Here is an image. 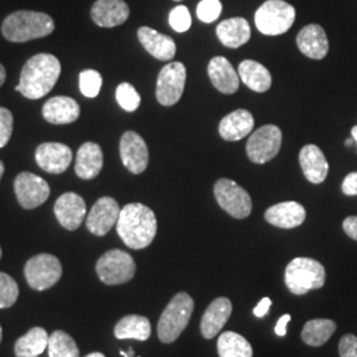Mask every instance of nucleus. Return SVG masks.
Instances as JSON below:
<instances>
[{
	"label": "nucleus",
	"mask_w": 357,
	"mask_h": 357,
	"mask_svg": "<svg viewBox=\"0 0 357 357\" xmlns=\"http://www.w3.org/2000/svg\"><path fill=\"white\" fill-rule=\"evenodd\" d=\"M85 357H105V355L100 354V352H93V354H89V355H86Z\"/></svg>",
	"instance_id": "obj_46"
},
{
	"label": "nucleus",
	"mask_w": 357,
	"mask_h": 357,
	"mask_svg": "<svg viewBox=\"0 0 357 357\" xmlns=\"http://www.w3.org/2000/svg\"><path fill=\"white\" fill-rule=\"evenodd\" d=\"M193 299L187 293H178L167 305L158 321V336L162 343H174L191 320Z\"/></svg>",
	"instance_id": "obj_4"
},
{
	"label": "nucleus",
	"mask_w": 357,
	"mask_h": 357,
	"mask_svg": "<svg viewBox=\"0 0 357 357\" xmlns=\"http://www.w3.org/2000/svg\"><path fill=\"white\" fill-rule=\"evenodd\" d=\"M119 215L121 206L113 197H101L90 209L89 215L86 217V228L94 236L103 237L118 222Z\"/></svg>",
	"instance_id": "obj_13"
},
{
	"label": "nucleus",
	"mask_w": 357,
	"mask_h": 357,
	"mask_svg": "<svg viewBox=\"0 0 357 357\" xmlns=\"http://www.w3.org/2000/svg\"><path fill=\"white\" fill-rule=\"evenodd\" d=\"M255 128V118L248 110H234L224 116L220 122L218 132L222 139L228 142L240 141L249 135Z\"/></svg>",
	"instance_id": "obj_23"
},
{
	"label": "nucleus",
	"mask_w": 357,
	"mask_h": 357,
	"mask_svg": "<svg viewBox=\"0 0 357 357\" xmlns=\"http://www.w3.org/2000/svg\"><path fill=\"white\" fill-rule=\"evenodd\" d=\"M103 166L102 149L94 142L84 143L77 151L76 174L78 178L91 180L97 178Z\"/></svg>",
	"instance_id": "obj_26"
},
{
	"label": "nucleus",
	"mask_w": 357,
	"mask_h": 357,
	"mask_svg": "<svg viewBox=\"0 0 357 357\" xmlns=\"http://www.w3.org/2000/svg\"><path fill=\"white\" fill-rule=\"evenodd\" d=\"M156 216L149 206L132 203L121 209L116 233L130 249L141 250L150 246L156 236Z\"/></svg>",
	"instance_id": "obj_1"
},
{
	"label": "nucleus",
	"mask_w": 357,
	"mask_h": 357,
	"mask_svg": "<svg viewBox=\"0 0 357 357\" xmlns=\"http://www.w3.org/2000/svg\"><path fill=\"white\" fill-rule=\"evenodd\" d=\"M340 357H357V337L352 333H347L339 343Z\"/></svg>",
	"instance_id": "obj_40"
},
{
	"label": "nucleus",
	"mask_w": 357,
	"mask_h": 357,
	"mask_svg": "<svg viewBox=\"0 0 357 357\" xmlns=\"http://www.w3.org/2000/svg\"><path fill=\"white\" fill-rule=\"evenodd\" d=\"M336 331V323L331 319H312L307 321L302 331V340L307 345L320 347L330 340Z\"/></svg>",
	"instance_id": "obj_32"
},
{
	"label": "nucleus",
	"mask_w": 357,
	"mask_h": 357,
	"mask_svg": "<svg viewBox=\"0 0 357 357\" xmlns=\"http://www.w3.org/2000/svg\"><path fill=\"white\" fill-rule=\"evenodd\" d=\"M342 191L347 196H356L357 195V172H351L345 176L342 184Z\"/></svg>",
	"instance_id": "obj_41"
},
{
	"label": "nucleus",
	"mask_w": 357,
	"mask_h": 357,
	"mask_svg": "<svg viewBox=\"0 0 357 357\" xmlns=\"http://www.w3.org/2000/svg\"><path fill=\"white\" fill-rule=\"evenodd\" d=\"M299 162L307 180L312 184L323 183L328 175V162L323 151L315 144H307L299 153Z\"/></svg>",
	"instance_id": "obj_24"
},
{
	"label": "nucleus",
	"mask_w": 357,
	"mask_h": 357,
	"mask_svg": "<svg viewBox=\"0 0 357 357\" xmlns=\"http://www.w3.org/2000/svg\"><path fill=\"white\" fill-rule=\"evenodd\" d=\"M102 88V76L93 69L79 73V90L88 98H96Z\"/></svg>",
	"instance_id": "obj_35"
},
{
	"label": "nucleus",
	"mask_w": 357,
	"mask_h": 357,
	"mask_svg": "<svg viewBox=\"0 0 357 357\" xmlns=\"http://www.w3.org/2000/svg\"><path fill=\"white\" fill-rule=\"evenodd\" d=\"M54 215L66 230H77L86 216L85 200L73 192L61 195L54 204Z\"/></svg>",
	"instance_id": "obj_16"
},
{
	"label": "nucleus",
	"mask_w": 357,
	"mask_h": 357,
	"mask_svg": "<svg viewBox=\"0 0 357 357\" xmlns=\"http://www.w3.org/2000/svg\"><path fill=\"white\" fill-rule=\"evenodd\" d=\"M0 258H1V248H0Z\"/></svg>",
	"instance_id": "obj_51"
},
{
	"label": "nucleus",
	"mask_w": 357,
	"mask_h": 357,
	"mask_svg": "<svg viewBox=\"0 0 357 357\" xmlns=\"http://www.w3.org/2000/svg\"><path fill=\"white\" fill-rule=\"evenodd\" d=\"M324 282L326 268L312 258H294L284 271V283L295 295H303L311 290L321 289Z\"/></svg>",
	"instance_id": "obj_5"
},
{
	"label": "nucleus",
	"mask_w": 357,
	"mask_h": 357,
	"mask_svg": "<svg viewBox=\"0 0 357 357\" xmlns=\"http://www.w3.org/2000/svg\"><path fill=\"white\" fill-rule=\"evenodd\" d=\"M1 337H3V332H1V326H0V343H1Z\"/></svg>",
	"instance_id": "obj_50"
},
{
	"label": "nucleus",
	"mask_w": 357,
	"mask_h": 357,
	"mask_svg": "<svg viewBox=\"0 0 357 357\" xmlns=\"http://www.w3.org/2000/svg\"><path fill=\"white\" fill-rule=\"evenodd\" d=\"M50 335L41 327H35L19 337L15 343V356L38 357L47 348Z\"/></svg>",
	"instance_id": "obj_30"
},
{
	"label": "nucleus",
	"mask_w": 357,
	"mask_h": 357,
	"mask_svg": "<svg viewBox=\"0 0 357 357\" xmlns=\"http://www.w3.org/2000/svg\"><path fill=\"white\" fill-rule=\"evenodd\" d=\"M265 218L268 224L277 228L293 229L305 222L306 209L296 202H284L270 206L265 212Z\"/></svg>",
	"instance_id": "obj_18"
},
{
	"label": "nucleus",
	"mask_w": 357,
	"mask_h": 357,
	"mask_svg": "<svg viewBox=\"0 0 357 357\" xmlns=\"http://www.w3.org/2000/svg\"><path fill=\"white\" fill-rule=\"evenodd\" d=\"M175 1H181V0H175Z\"/></svg>",
	"instance_id": "obj_52"
},
{
	"label": "nucleus",
	"mask_w": 357,
	"mask_h": 357,
	"mask_svg": "<svg viewBox=\"0 0 357 357\" xmlns=\"http://www.w3.org/2000/svg\"><path fill=\"white\" fill-rule=\"evenodd\" d=\"M208 76L211 82L218 91L224 94H234L240 86L238 72L234 70L233 65L225 57H213L208 65Z\"/></svg>",
	"instance_id": "obj_20"
},
{
	"label": "nucleus",
	"mask_w": 357,
	"mask_h": 357,
	"mask_svg": "<svg viewBox=\"0 0 357 357\" xmlns=\"http://www.w3.org/2000/svg\"><path fill=\"white\" fill-rule=\"evenodd\" d=\"M231 302L228 298L221 296L215 299L205 310L200 330L205 339H213L222 330L231 315Z\"/></svg>",
	"instance_id": "obj_21"
},
{
	"label": "nucleus",
	"mask_w": 357,
	"mask_h": 357,
	"mask_svg": "<svg viewBox=\"0 0 357 357\" xmlns=\"http://www.w3.org/2000/svg\"><path fill=\"white\" fill-rule=\"evenodd\" d=\"M13 190L19 204L24 209L38 208L40 205L44 204L51 195V188L48 183L44 178L31 172L19 174L15 178Z\"/></svg>",
	"instance_id": "obj_12"
},
{
	"label": "nucleus",
	"mask_w": 357,
	"mask_h": 357,
	"mask_svg": "<svg viewBox=\"0 0 357 357\" xmlns=\"http://www.w3.org/2000/svg\"><path fill=\"white\" fill-rule=\"evenodd\" d=\"M48 354L50 357H79V349L69 333L57 330L50 336Z\"/></svg>",
	"instance_id": "obj_33"
},
{
	"label": "nucleus",
	"mask_w": 357,
	"mask_h": 357,
	"mask_svg": "<svg viewBox=\"0 0 357 357\" xmlns=\"http://www.w3.org/2000/svg\"><path fill=\"white\" fill-rule=\"evenodd\" d=\"M19 298V286L13 277L0 271V308L13 307Z\"/></svg>",
	"instance_id": "obj_36"
},
{
	"label": "nucleus",
	"mask_w": 357,
	"mask_h": 357,
	"mask_svg": "<svg viewBox=\"0 0 357 357\" xmlns=\"http://www.w3.org/2000/svg\"><path fill=\"white\" fill-rule=\"evenodd\" d=\"M343 229L347 236L357 241V216L347 217L343 222Z\"/></svg>",
	"instance_id": "obj_42"
},
{
	"label": "nucleus",
	"mask_w": 357,
	"mask_h": 357,
	"mask_svg": "<svg viewBox=\"0 0 357 357\" xmlns=\"http://www.w3.org/2000/svg\"><path fill=\"white\" fill-rule=\"evenodd\" d=\"M351 134H352L354 139H355V141H356L357 143V126H354V128H352V131H351Z\"/></svg>",
	"instance_id": "obj_47"
},
{
	"label": "nucleus",
	"mask_w": 357,
	"mask_h": 357,
	"mask_svg": "<svg viewBox=\"0 0 357 357\" xmlns=\"http://www.w3.org/2000/svg\"><path fill=\"white\" fill-rule=\"evenodd\" d=\"M115 98L119 106L128 113L135 112L141 105L139 93L128 82H122L121 85H118L115 91Z\"/></svg>",
	"instance_id": "obj_34"
},
{
	"label": "nucleus",
	"mask_w": 357,
	"mask_h": 357,
	"mask_svg": "<svg viewBox=\"0 0 357 357\" xmlns=\"http://www.w3.org/2000/svg\"><path fill=\"white\" fill-rule=\"evenodd\" d=\"M114 335L116 339H135L146 342L151 336V323L142 315H128L115 324Z\"/></svg>",
	"instance_id": "obj_29"
},
{
	"label": "nucleus",
	"mask_w": 357,
	"mask_h": 357,
	"mask_svg": "<svg viewBox=\"0 0 357 357\" xmlns=\"http://www.w3.org/2000/svg\"><path fill=\"white\" fill-rule=\"evenodd\" d=\"M79 105L70 97H53L43 106V116L52 125H68L78 119Z\"/></svg>",
	"instance_id": "obj_25"
},
{
	"label": "nucleus",
	"mask_w": 357,
	"mask_h": 357,
	"mask_svg": "<svg viewBox=\"0 0 357 357\" xmlns=\"http://www.w3.org/2000/svg\"><path fill=\"white\" fill-rule=\"evenodd\" d=\"M119 153L123 166L134 175H139L149 166V147L135 131H126L122 135Z\"/></svg>",
	"instance_id": "obj_14"
},
{
	"label": "nucleus",
	"mask_w": 357,
	"mask_h": 357,
	"mask_svg": "<svg viewBox=\"0 0 357 357\" xmlns=\"http://www.w3.org/2000/svg\"><path fill=\"white\" fill-rule=\"evenodd\" d=\"M291 320V315H289V314H286V315H283L281 319L277 321V326H275V333L278 335V336H284L286 335V332H287V323Z\"/></svg>",
	"instance_id": "obj_44"
},
{
	"label": "nucleus",
	"mask_w": 357,
	"mask_h": 357,
	"mask_svg": "<svg viewBox=\"0 0 357 357\" xmlns=\"http://www.w3.org/2000/svg\"><path fill=\"white\" fill-rule=\"evenodd\" d=\"M295 15V8L287 1L268 0L255 13V26L266 36H278L293 26Z\"/></svg>",
	"instance_id": "obj_6"
},
{
	"label": "nucleus",
	"mask_w": 357,
	"mask_h": 357,
	"mask_svg": "<svg viewBox=\"0 0 357 357\" xmlns=\"http://www.w3.org/2000/svg\"><path fill=\"white\" fill-rule=\"evenodd\" d=\"M4 165H3V162L0 160V180H1V178H3V174H4Z\"/></svg>",
	"instance_id": "obj_48"
},
{
	"label": "nucleus",
	"mask_w": 357,
	"mask_h": 357,
	"mask_svg": "<svg viewBox=\"0 0 357 357\" xmlns=\"http://www.w3.org/2000/svg\"><path fill=\"white\" fill-rule=\"evenodd\" d=\"M90 15L97 26L114 28L128 20L130 8L125 0H97L91 7Z\"/></svg>",
	"instance_id": "obj_17"
},
{
	"label": "nucleus",
	"mask_w": 357,
	"mask_h": 357,
	"mask_svg": "<svg viewBox=\"0 0 357 357\" xmlns=\"http://www.w3.org/2000/svg\"><path fill=\"white\" fill-rule=\"evenodd\" d=\"M217 352L220 357H253L250 343L236 332H224L217 342Z\"/></svg>",
	"instance_id": "obj_31"
},
{
	"label": "nucleus",
	"mask_w": 357,
	"mask_h": 357,
	"mask_svg": "<svg viewBox=\"0 0 357 357\" xmlns=\"http://www.w3.org/2000/svg\"><path fill=\"white\" fill-rule=\"evenodd\" d=\"M169 24L178 33L187 32L191 28L192 19L190 10L185 6H178L169 13Z\"/></svg>",
	"instance_id": "obj_37"
},
{
	"label": "nucleus",
	"mask_w": 357,
	"mask_h": 357,
	"mask_svg": "<svg viewBox=\"0 0 357 357\" xmlns=\"http://www.w3.org/2000/svg\"><path fill=\"white\" fill-rule=\"evenodd\" d=\"M351 144H352V139H347V141H345V146H348V147H349Z\"/></svg>",
	"instance_id": "obj_49"
},
{
	"label": "nucleus",
	"mask_w": 357,
	"mask_h": 357,
	"mask_svg": "<svg viewBox=\"0 0 357 357\" xmlns=\"http://www.w3.org/2000/svg\"><path fill=\"white\" fill-rule=\"evenodd\" d=\"M187 79L185 66L169 63L159 73L156 81V100L163 106H174L180 101Z\"/></svg>",
	"instance_id": "obj_11"
},
{
	"label": "nucleus",
	"mask_w": 357,
	"mask_h": 357,
	"mask_svg": "<svg viewBox=\"0 0 357 357\" xmlns=\"http://www.w3.org/2000/svg\"><path fill=\"white\" fill-rule=\"evenodd\" d=\"M215 196L218 205L234 218H246L250 216L253 204L250 195L229 178H220L215 184Z\"/></svg>",
	"instance_id": "obj_9"
},
{
	"label": "nucleus",
	"mask_w": 357,
	"mask_h": 357,
	"mask_svg": "<svg viewBox=\"0 0 357 357\" xmlns=\"http://www.w3.org/2000/svg\"><path fill=\"white\" fill-rule=\"evenodd\" d=\"M296 44L299 51L312 60L324 59L330 48L326 31L318 24H308L302 28L296 36Z\"/></svg>",
	"instance_id": "obj_19"
},
{
	"label": "nucleus",
	"mask_w": 357,
	"mask_h": 357,
	"mask_svg": "<svg viewBox=\"0 0 357 357\" xmlns=\"http://www.w3.org/2000/svg\"><path fill=\"white\" fill-rule=\"evenodd\" d=\"M270 307H271V299L270 298H262L259 301V303L253 310V312H255L257 318H262V317H265L268 314Z\"/></svg>",
	"instance_id": "obj_43"
},
{
	"label": "nucleus",
	"mask_w": 357,
	"mask_h": 357,
	"mask_svg": "<svg viewBox=\"0 0 357 357\" xmlns=\"http://www.w3.org/2000/svg\"><path fill=\"white\" fill-rule=\"evenodd\" d=\"M222 11L220 0H202L197 6V17L204 23H213L218 19Z\"/></svg>",
	"instance_id": "obj_38"
},
{
	"label": "nucleus",
	"mask_w": 357,
	"mask_h": 357,
	"mask_svg": "<svg viewBox=\"0 0 357 357\" xmlns=\"http://www.w3.org/2000/svg\"><path fill=\"white\" fill-rule=\"evenodd\" d=\"M13 131V113L6 107H0V149H3L10 142Z\"/></svg>",
	"instance_id": "obj_39"
},
{
	"label": "nucleus",
	"mask_w": 357,
	"mask_h": 357,
	"mask_svg": "<svg viewBox=\"0 0 357 357\" xmlns=\"http://www.w3.org/2000/svg\"><path fill=\"white\" fill-rule=\"evenodd\" d=\"M96 271L105 284L115 286L131 281L137 273V265L128 253L113 249L101 255L97 261Z\"/></svg>",
	"instance_id": "obj_7"
},
{
	"label": "nucleus",
	"mask_w": 357,
	"mask_h": 357,
	"mask_svg": "<svg viewBox=\"0 0 357 357\" xmlns=\"http://www.w3.org/2000/svg\"><path fill=\"white\" fill-rule=\"evenodd\" d=\"M216 35L221 44L228 48H240L252 36L250 26L243 17H231L221 22L216 28Z\"/></svg>",
	"instance_id": "obj_27"
},
{
	"label": "nucleus",
	"mask_w": 357,
	"mask_h": 357,
	"mask_svg": "<svg viewBox=\"0 0 357 357\" xmlns=\"http://www.w3.org/2000/svg\"><path fill=\"white\" fill-rule=\"evenodd\" d=\"M4 81H6V69L3 65L0 64V88L3 86Z\"/></svg>",
	"instance_id": "obj_45"
},
{
	"label": "nucleus",
	"mask_w": 357,
	"mask_h": 357,
	"mask_svg": "<svg viewBox=\"0 0 357 357\" xmlns=\"http://www.w3.org/2000/svg\"><path fill=\"white\" fill-rule=\"evenodd\" d=\"M24 275L31 289L44 291L60 281L63 266L56 255L41 253L28 259L24 266Z\"/></svg>",
	"instance_id": "obj_8"
},
{
	"label": "nucleus",
	"mask_w": 357,
	"mask_h": 357,
	"mask_svg": "<svg viewBox=\"0 0 357 357\" xmlns=\"http://www.w3.org/2000/svg\"><path fill=\"white\" fill-rule=\"evenodd\" d=\"M138 38L143 48L153 57L160 61H169L176 54V44L172 38L159 33L150 26H142L138 29Z\"/></svg>",
	"instance_id": "obj_22"
},
{
	"label": "nucleus",
	"mask_w": 357,
	"mask_h": 357,
	"mask_svg": "<svg viewBox=\"0 0 357 357\" xmlns=\"http://www.w3.org/2000/svg\"><path fill=\"white\" fill-rule=\"evenodd\" d=\"M73 153L64 143H41L35 153L38 166L48 174H63L72 163Z\"/></svg>",
	"instance_id": "obj_15"
},
{
	"label": "nucleus",
	"mask_w": 357,
	"mask_h": 357,
	"mask_svg": "<svg viewBox=\"0 0 357 357\" xmlns=\"http://www.w3.org/2000/svg\"><path fill=\"white\" fill-rule=\"evenodd\" d=\"M238 76L249 89L257 93H265L271 86V75L264 66L255 60H245L238 66Z\"/></svg>",
	"instance_id": "obj_28"
},
{
	"label": "nucleus",
	"mask_w": 357,
	"mask_h": 357,
	"mask_svg": "<svg viewBox=\"0 0 357 357\" xmlns=\"http://www.w3.org/2000/svg\"><path fill=\"white\" fill-rule=\"evenodd\" d=\"M60 73L61 64L57 57L50 53H38L23 66L19 85L15 90L28 100H38L53 89Z\"/></svg>",
	"instance_id": "obj_2"
},
{
	"label": "nucleus",
	"mask_w": 357,
	"mask_h": 357,
	"mask_svg": "<svg viewBox=\"0 0 357 357\" xmlns=\"http://www.w3.org/2000/svg\"><path fill=\"white\" fill-rule=\"evenodd\" d=\"M281 144V128L275 125H265L250 135L246 143V153L253 163L265 165L280 153Z\"/></svg>",
	"instance_id": "obj_10"
},
{
	"label": "nucleus",
	"mask_w": 357,
	"mask_h": 357,
	"mask_svg": "<svg viewBox=\"0 0 357 357\" xmlns=\"http://www.w3.org/2000/svg\"><path fill=\"white\" fill-rule=\"evenodd\" d=\"M54 22L50 15L36 11H17L8 15L3 24L1 33L8 41L26 43L29 40L51 35Z\"/></svg>",
	"instance_id": "obj_3"
}]
</instances>
